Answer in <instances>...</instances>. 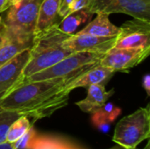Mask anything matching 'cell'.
I'll list each match as a JSON object with an SVG mask.
<instances>
[{"label":"cell","mask_w":150,"mask_h":149,"mask_svg":"<svg viewBox=\"0 0 150 149\" xmlns=\"http://www.w3.org/2000/svg\"><path fill=\"white\" fill-rule=\"evenodd\" d=\"M64 78H52L28 82L14 87L0 98V107L31 119V123L51 116L66 106L71 91Z\"/></svg>","instance_id":"1"},{"label":"cell","mask_w":150,"mask_h":149,"mask_svg":"<svg viewBox=\"0 0 150 149\" xmlns=\"http://www.w3.org/2000/svg\"><path fill=\"white\" fill-rule=\"evenodd\" d=\"M57 24L34 36L21 79L46 69L74 53L63 47L64 40L70 34L60 31Z\"/></svg>","instance_id":"2"},{"label":"cell","mask_w":150,"mask_h":149,"mask_svg":"<svg viewBox=\"0 0 150 149\" xmlns=\"http://www.w3.org/2000/svg\"><path fill=\"white\" fill-rule=\"evenodd\" d=\"M103 56L104 54L100 53L74 52L54 65L21 79L17 85L28 82L41 81L52 78H64L72 83L83 73L98 64Z\"/></svg>","instance_id":"3"},{"label":"cell","mask_w":150,"mask_h":149,"mask_svg":"<svg viewBox=\"0 0 150 149\" xmlns=\"http://www.w3.org/2000/svg\"><path fill=\"white\" fill-rule=\"evenodd\" d=\"M42 0H18L8 9L3 22L7 33L22 40H33Z\"/></svg>","instance_id":"4"},{"label":"cell","mask_w":150,"mask_h":149,"mask_svg":"<svg viewBox=\"0 0 150 149\" xmlns=\"http://www.w3.org/2000/svg\"><path fill=\"white\" fill-rule=\"evenodd\" d=\"M150 136L149 105L122 118L117 124L112 141L125 148H136Z\"/></svg>","instance_id":"5"},{"label":"cell","mask_w":150,"mask_h":149,"mask_svg":"<svg viewBox=\"0 0 150 149\" xmlns=\"http://www.w3.org/2000/svg\"><path fill=\"white\" fill-rule=\"evenodd\" d=\"M91 13H123L134 18L150 21V0H89Z\"/></svg>","instance_id":"6"},{"label":"cell","mask_w":150,"mask_h":149,"mask_svg":"<svg viewBox=\"0 0 150 149\" xmlns=\"http://www.w3.org/2000/svg\"><path fill=\"white\" fill-rule=\"evenodd\" d=\"M113 47L146 48L150 47V21L134 18L120 27Z\"/></svg>","instance_id":"7"},{"label":"cell","mask_w":150,"mask_h":149,"mask_svg":"<svg viewBox=\"0 0 150 149\" xmlns=\"http://www.w3.org/2000/svg\"><path fill=\"white\" fill-rule=\"evenodd\" d=\"M150 47L146 48H115L110 49L101 58L99 64L117 72L128 70L144 61L149 54Z\"/></svg>","instance_id":"8"},{"label":"cell","mask_w":150,"mask_h":149,"mask_svg":"<svg viewBox=\"0 0 150 149\" xmlns=\"http://www.w3.org/2000/svg\"><path fill=\"white\" fill-rule=\"evenodd\" d=\"M116 37H98L91 34H70L63 42V47L72 52H91L106 54L114 46Z\"/></svg>","instance_id":"9"},{"label":"cell","mask_w":150,"mask_h":149,"mask_svg":"<svg viewBox=\"0 0 150 149\" xmlns=\"http://www.w3.org/2000/svg\"><path fill=\"white\" fill-rule=\"evenodd\" d=\"M29 55L30 48L25 49L0 67V98L11 91L22 78Z\"/></svg>","instance_id":"10"},{"label":"cell","mask_w":150,"mask_h":149,"mask_svg":"<svg viewBox=\"0 0 150 149\" xmlns=\"http://www.w3.org/2000/svg\"><path fill=\"white\" fill-rule=\"evenodd\" d=\"M115 71L107 68L105 66L100 65L99 63L93 66L81 76H79L76 80L67 85V89L69 91L76 88H88L91 85L94 84H105L110 81V79L113 76Z\"/></svg>","instance_id":"11"},{"label":"cell","mask_w":150,"mask_h":149,"mask_svg":"<svg viewBox=\"0 0 150 149\" xmlns=\"http://www.w3.org/2000/svg\"><path fill=\"white\" fill-rule=\"evenodd\" d=\"M87 97L84 99L76 103L81 111L87 113H92L94 111L99 109L114 93L113 89L107 91L103 84L91 85L87 88Z\"/></svg>","instance_id":"12"},{"label":"cell","mask_w":150,"mask_h":149,"mask_svg":"<svg viewBox=\"0 0 150 149\" xmlns=\"http://www.w3.org/2000/svg\"><path fill=\"white\" fill-rule=\"evenodd\" d=\"M62 0H42L37 20L35 35H38L57 24Z\"/></svg>","instance_id":"13"},{"label":"cell","mask_w":150,"mask_h":149,"mask_svg":"<svg viewBox=\"0 0 150 149\" xmlns=\"http://www.w3.org/2000/svg\"><path fill=\"white\" fill-rule=\"evenodd\" d=\"M94 20L91 21L77 33L91 34L98 37H116L120 32V27L114 25L109 19V15L97 13Z\"/></svg>","instance_id":"14"},{"label":"cell","mask_w":150,"mask_h":149,"mask_svg":"<svg viewBox=\"0 0 150 149\" xmlns=\"http://www.w3.org/2000/svg\"><path fill=\"white\" fill-rule=\"evenodd\" d=\"M7 32V31H6ZM7 39L0 47V67L25 49L31 48L33 40H22L7 33Z\"/></svg>","instance_id":"15"},{"label":"cell","mask_w":150,"mask_h":149,"mask_svg":"<svg viewBox=\"0 0 150 149\" xmlns=\"http://www.w3.org/2000/svg\"><path fill=\"white\" fill-rule=\"evenodd\" d=\"M93 14L88 9H83L69 14L62 18L63 19L57 24L60 31L66 34H73L77 27L84 22H88Z\"/></svg>","instance_id":"16"},{"label":"cell","mask_w":150,"mask_h":149,"mask_svg":"<svg viewBox=\"0 0 150 149\" xmlns=\"http://www.w3.org/2000/svg\"><path fill=\"white\" fill-rule=\"evenodd\" d=\"M33 124L26 116H19L9 127L6 134V141L13 143L23 136L31 127Z\"/></svg>","instance_id":"17"},{"label":"cell","mask_w":150,"mask_h":149,"mask_svg":"<svg viewBox=\"0 0 150 149\" xmlns=\"http://www.w3.org/2000/svg\"><path fill=\"white\" fill-rule=\"evenodd\" d=\"M19 116L17 112L0 107V143L6 141V134L10 126Z\"/></svg>","instance_id":"18"},{"label":"cell","mask_w":150,"mask_h":149,"mask_svg":"<svg viewBox=\"0 0 150 149\" xmlns=\"http://www.w3.org/2000/svg\"><path fill=\"white\" fill-rule=\"evenodd\" d=\"M91 122L93 126L103 133H107L111 129L112 122L104 117L98 111H94L91 113Z\"/></svg>","instance_id":"19"},{"label":"cell","mask_w":150,"mask_h":149,"mask_svg":"<svg viewBox=\"0 0 150 149\" xmlns=\"http://www.w3.org/2000/svg\"><path fill=\"white\" fill-rule=\"evenodd\" d=\"M36 135L37 133L34 130L33 126H32L23 136H21L18 140H17L12 144L15 149H30Z\"/></svg>","instance_id":"20"},{"label":"cell","mask_w":150,"mask_h":149,"mask_svg":"<svg viewBox=\"0 0 150 149\" xmlns=\"http://www.w3.org/2000/svg\"><path fill=\"white\" fill-rule=\"evenodd\" d=\"M98 111L104 117H105L110 122H113L121 113V109L115 106L112 103H105L103 106H101L99 109L96 110Z\"/></svg>","instance_id":"21"},{"label":"cell","mask_w":150,"mask_h":149,"mask_svg":"<svg viewBox=\"0 0 150 149\" xmlns=\"http://www.w3.org/2000/svg\"><path fill=\"white\" fill-rule=\"evenodd\" d=\"M88 5H89V0H74L69 7L68 15L83 9H87Z\"/></svg>","instance_id":"22"},{"label":"cell","mask_w":150,"mask_h":149,"mask_svg":"<svg viewBox=\"0 0 150 149\" xmlns=\"http://www.w3.org/2000/svg\"><path fill=\"white\" fill-rule=\"evenodd\" d=\"M74 0H62L60 9H59V16L62 18H64L68 15L69 7Z\"/></svg>","instance_id":"23"},{"label":"cell","mask_w":150,"mask_h":149,"mask_svg":"<svg viewBox=\"0 0 150 149\" xmlns=\"http://www.w3.org/2000/svg\"><path fill=\"white\" fill-rule=\"evenodd\" d=\"M7 32H6V28L2 21L1 25H0V47L4 43V41L7 39Z\"/></svg>","instance_id":"24"},{"label":"cell","mask_w":150,"mask_h":149,"mask_svg":"<svg viewBox=\"0 0 150 149\" xmlns=\"http://www.w3.org/2000/svg\"><path fill=\"white\" fill-rule=\"evenodd\" d=\"M142 86L145 89L146 92L148 93V96L150 95V76L145 75L142 80Z\"/></svg>","instance_id":"25"},{"label":"cell","mask_w":150,"mask_h":149,"mask_svg":"<svg viewBox=\"0 0 150 149\" xmlns=\"http://www.w3.org/2000/svg\"><path fill=\"white\" fill-rule=\"evenodd\" d=\"M0 149H15V148L12 143L4 141V142L0 143Z\"/></svg>","instance_id":"26"},{"label":"cell","mask_w":150,"mask_h":149,"mask_svg":"<svg viewBox=\"0 0 150 149\" xmlns=\"http://www.w3.org/2000/svg\"><path fill=\"white\" fill-rule=\"evenodd\" d=\"M18 0H6V3H5L4 7V11L6 10V9H8L11 4H13L14 3H16V2H18Z\"/></svg>","instance_id":"27"},{"label":"cell","mask_w":150,"mask_h":149,"mask_svg":"<svg viewBox=\"0 0 150 149\" xmlns=\"http://www.w3.org/2000/svg\"><path fill=\"white\" fill-rule=\"evenodd\" d=\"M6 3V0H0V12L4 11V7Z\"/></svg>","instance_id":"28"},{"label":"cell","mask_w":150,"mask_h":149,"mask_svg":"<svg viewBox=\"0 0 150 149\" xmlns=\"http://www.w3.org/2000/svg\"><path fill=\"white\" fill-rule=\"evenodd\" d=\"M109 149H125V148L121 147L120 145L116 144V146H114V147H112V148H109Z\"/></svg>","instance_id":"29"},{"label":"cell","mask_w":150,"mask_h":149,"mask_svg":"<svg viewBox=\"0 0 150 149\" xmlns=\"http://www.w3.org/2000/svg\"><path fill=\"white\" fill-rule=\"evenodd\" d=\"M125 149H139V148H125ZM144 149H149V143L146 146V148Z\"/></svg>","instance_id":"30"},{"label":"cell","mask_w":150,"mask_h":149,"mask_svg":"<svg viewBox=\"0 0 150 149\" xmlns=\"http://www.w3.org/2000/svg\"><path fill=\"white\" fill-rule=\"evenodd\" d=\"M1 23H2V18H0V25H1Z\"/></svg>","instance_id":"31"}]
</instances>
